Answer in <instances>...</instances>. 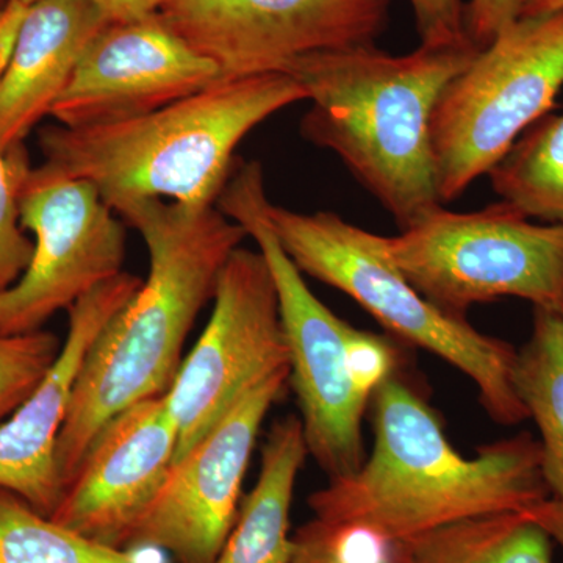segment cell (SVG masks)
<instances>
[{
	"label": "cell",
	"mask_w": 563,
	"mask_h": 563,
	"mask_svg": "<svg viewBox=\"0 0 563 563\" xmlns=\"http://www.w3.org/2000/svg\"><path fill=\"white\" fill-rule=\"evenodd\" d=\"M114 213L146 244L150 273L81 363L58 439L63 492L111 418L172 388L196 317L213 299L221 269L247 236L217 206L139 199Z\"/></svg>",
	"instance_id": "1"
},
{
	"label": "cell",
	"mask_w": 563,
	"mask_h": 563,
	"mask_svg": "<svg viewBox=\"0 0 563 563\" xmlns=\"http://www.w3.org/2000/svg\"><path fill=\"white\" fill-rule=\"evenodd\" d=\"M373 450L361 468L309 496L314 518L355 525L393 542L440 526L528 512L551 498L539 439L520 432L463 457L420 393L395 373L372 402Z\"/></svg>",
	"instance_id": "2"
},
{
	"label": "cell",
	"mask_w": 563,
	"mask_h": 563,
	"mask_svg": "<svg viewBox=\"0 0 563 563\" xmlns=\"http://www.w3.org/2000/svg\"><path fill=\"white\" fill-rule=\"evenodd\" d=\"M472 40L391 55L376 44L314 52L288 74L312 102L303 139L333 152L399 229L443 207L433 158L440 96L476 57Z\"/></svg>",
	"instance_id": "3"
},
{
	"label": "cell",
	"mask_w": 563,
	"mask_h": 563,
	"mask_svg": "<svg viewBox=\"0 0 563 563\" xmlns=\"http://www.w3.org/2000/svg\"><path fill=\"white\" fill-rule=\"evenodd\" d=\"M301 101H307V92L285 73L221 77L133 120L44 128V161L35 169L44 176L90 181L113 211L139 199L214 207L244 136Z\"/></svg>",
	"instance_id": "4"
},
{
	"label": "cell",
	"mask_w": 563,
	"mask_h": 563,
	"mask_svg": "<svg viewBox=\"0 0 563 563\" xmlns=\"http://www.w3.org/2000/svg\"><path fill=\"white\" fill-rule=\"evenodd\" d=\"M268 218L299 272L350 296L391 339L431 352L465 374L493 421L517 426L529 420L514 385L518 350L429 302L388 258L383 235L332 211L299 213L269 202Z\"/></svg>",
	"instance_id": "5"
},
{
	"label": "cell",
	"mask_w": 563,
	"mask_h": 563,
	"mask_svg": "<svg viewBox=\"0 0 563 563\" xmlns=\"http://www.w3.org/2000/svg\"><path fill=\"white\" fill-rule=\"evenodd\" d=\"M268 206L261 162L242 163L217 202L222 214L254 239L268 263L307 450L329 479H336L357 472L366 457L362 424L372 401L352 379L347 339L354 325L336 317L307 287L273 231Z\"/></svg>",
	"instance_id": "6"
},
{
	"label": "cell",
	"mask_w": 563,
	"mask_h": 563,
	"mask_svg": "<svg viewBox=\"0 0 563 563\" xmlns=\"http://www.w3.org/2000/svg\"><path fill=\"white\" fill-rule=\"evenodd\" d=\"M384 240L399 272L451 317L499 298L563 314L561 224H537L499 201L466 213L439 207Z\"/></svg>",
	"instance_id": "7"
},
{
	"label": "cell",
	"mask_w": 563,
	"mask_h": 563,
	"mask_svg": "<svg viewBox=\"0 0 563 563\" xmlns=\"http://www.w3.org/2000/svg\"><path fill=\"white\" fill-rule=\"evenodd\" d=\"M563 88V10L518 18L444 88L432 118L442 203L488 174Z\"/></svg>",
	"instance_id": "8"
},
{
	"label": "cell",
	"mask_w": 563,
	"mask_h": 563,
	"mask_svg": "<svg viewBox=\"0 0 563 563\" xmlns=\"http://www.w3.org/2000/svg\"><path fill=\"white\" fill-rule=\"evenodd\" d=\"M213 312L165 393L177 431L174 463L201 442L240 399L290 372L279 298L261 251L236 247L218 277Z\"/></svg>",
	"instance_id": "9"
},
{
	"label": "cell",
	"mask_w": 563,
	"mask_h": 563,
	"mask_svg": "<svg viewBox=\"0 0 563 563\" xmlns=\"http://www.w3.org/2000/svg\"><path fill=\"white\" fill-rule=\"evenodd\" d=\"M21 224L35 235V251L21 279L0 292V336L41 331L124 265V221L90 181L33 168L21 195Z\"/></svg>",
	"instance_id": "10"
},
{
	"label": "cell",
	"mask_w": 563,
	"mask_h": 563,
	"mask_svg": "<svg viewBox=\"0 0 563 563\" xmlns=\"http://www.w3.org/2000/svg\"><path fill=\"white\" fill-rule=\"evenodd\" d=\"M391 0H162L166 27L221 77L280 73L314 52L373 44Z\"/></svg>",
	"instance_id": "11"
},
{
	"label": "cell",
	"mask_w": 563,
	"mask_h": 563,
	"mask_svg": "<svg viewBox=\"0 0 563 563\" xmlns=\"http://www.w3.org/2000/svg\"><path fill=\"white\" fill-rule=\"evenodd\" d=\"M290 372L252 388L206 437L174 463L129 548L152 547L176 563H213L240 512V493L269 409Z\"/></svg>",
	"instance_id": "12"
},
{
	"label": "cell",
	"mask_w": 563,
	"mask_h": 563,
	"mask_svg": "<svg viewBox=\"0 0 563 563\" xmlns=\"http://www.w3.org/2000/svg\"><path fill=\"white\" fill-rule=\"evenodd\" d=\"M220 69L188 46L157 13L111 22L81 54L49 117L79 129L133 120L195 95Z\"/></svg>",
	"instance_id": "13"
},
{
	"label": "cell",
	"mask_w": 563,
	"mask_h": 563,
	"mask_svg": "<svg viewBox=\"0 0 563 563\" xmlns=\"http://www.w3.org/2000/svg\"><path fill=\"white\" fill-rule=\"evenodd\" d=\"M176 451V424L165 395L133 404L92 440L49 518L125 550L172 472Z\"/></svg>",
	"instance_id": "14"
},
{
	"label": "cell",
	"mask_w": 563,
	"mask_h": 563,
	"mask_svg": "<svg viewBox=\"0 0 563 563\" xmlns=\"http://www.w3.org/2000/svg\"><path fill=\"white\" fill-rule=\"evenodd\" d=\"M143 285L122 272L81 296L69 309L68 335L60 354L31 398L0 422V487L52 517L63 495L57 466L58 439L81 363L103 325Z\"/></svg>",
	"instance_id": "15"
},
{
	"label": "cell",
	"mask_w": 563,
	"mask_h": 563,
	"mask_svg": "<svg viewBox=\"0 0 563 563\" xmlns=\"http://www.w3.org/2000/svg\"><path fill=\"white\" fill-rule=\"evenodd\" d=\"M111 22L88 0L32 3L13 60L0 79V150L24 143L49 117L81 54Z\"/></svg>",
	"instance_id": "16"
},
{
	"label": "cell",
	"mask_w": 563,
	"mask_h": 563,
	"mask_svg": "<svg viewBox=\"0 0 563 563\" xmlns=\"http://www.w3.org/2000/svg\"><path fill=\"white\" fill-rule=\"evenodd\" d=\"M307 455L301 418L290 415L273 424L263 444L257 483L213 563H291L292 493Z\"/></svg>",
	"instance_id": "17"
},
{
	"label": "cell",
	"mask_w": 563,
	"mask_h": 563,
	"mask_svg": "<svg viewBox=\"0 0 563 563\" xmlns=\"http://www.w3.org/2000/svg\"><path fill=\"white\" fill-rule=\"evenodd\" d=\"M554 540L526 512L465 518L396 542L399 563H554Z\"/></svg>",
	"instance_id": "18"
},
{
	"label": "cell",
	"mask_w": 563,
	"mask_h": 563,
	"mask_svg": "<svg viewBox=\"0 0 563 563\" xmlns=\"http://www.w3.org/2000/svg\"><path fill=\"white\" fill-rule=\"evenodd\" d=\"M514 385L540 433L542 472L563 504V314L533 309L532 332L517 352Z\"/></svg>",
	"instance_id": "19"
},
{
	"label": "cell",
	"mask_w": 563,
	"mask_h": 563,
	"mask_svg": "<svg viewBox=\"0 0 563 563\" xmlns=\"http://www.w3.org/2000/svg\"><path fill=\"white\" fill-rule=\"evenodd\" d=\"M0 563H173L158 548L107 547L55 523L0 487Z\"/></svg>",
	"instance_id": "20"
},
{
	"label": "cell",
	"mask_w": 563,
	"mask_h": 563,
	"mask_svg": "<svg viewBox=\"0 0 563 563\" xmlns=\"http://www.w3.org/2000/svg\"><path fill=\"white\" fill-rule=\"evenodd\" d=\"M488 177L499 199L525 217L563 225V114L532 124Z\"/></svg>",
	"instance_id": "21"
},
{
	"label": "cell",
	"mask_w": 563,
	"mask_h": 563,
	"mask_svg": "<svg viewBox=\"0 0 563 563\" xmlns=\"http://www.w3.org/2000/svg\"><path fill=\"white\" fill-rule=\"evenodd\" d=\"M32 169L24 143L0 150V292L21 279L35 251L21 224V195Z\"/></svg>",
	"instance_id": "22"
},
{
	"label": "cell",
	"mask_w": 563,
	"mask_h": 563,
	"mask_svg": "<svg viewBox=\"0 0 563 563\" xmlns=\"http://www.w3.org/2000/svg\"><path fill=\"white\" fill-rule=\"evenodd\" d=\"M291 563H399L396 542L355 525L313 518L292 536Z\"/></svg>",
	"instance_id": "23"
},
{
	"label": "cell",
	"mask_w": 563,
	"mask_h": 563,
	"mask_svg": "<svg viewBox=\"0 0 563 563\" xmlns=\"http://www.w3.org/2000/svg\"><path fill=\"white\" fill-rule=\"evenodd\" d=\"M55 333L41 331L0 336V422L27 401L60 354Z\"/></svg>",
	"instance_id": "24"
},
{
	"label": "cell",
	"mask_w": 563,
	"mask_h": 563,
	"mask_svg": "<svg viewBox=\"0 0 563 563\" xmlns=\"http://www.w3.org/2000/svg\"><path fill=\"white\" fill-rule=\"evenodd\" d=\"M352 379L365 398L372 401L377 388L398 373V352L390 340L352 328L347 339Z\"/></svg>",
	"instance_id": "25"
},
{
	"label": "cell",
	"mask_w": 563,
	"mask_h": 563,
	"mask_svg": "<svg viewBox=\"0 0 563 563\" xmlns=\"http://www.w3.org/2000/svg\"><path fill=\"white\" fill-rule=\"evenodd\" d=\"M421 44L444 46L470 40L463 0H409Z\"/></svg>",
	"instance_id": "26"
},
{
	"label": "cell",
	"mask_w": 563,
	"mask_h": 563,
	"mask_svg": "<svg viewBox=\"0 0 563 563\" xmlns=\"http://www.w3.org/2000/svg\"><path fill=\"white\" fill-rule=\"evenodd\" d=\"M521 0H468L465 31L479 49L520 18Z\"/></svg>",
	"instance_id": "27"
},
{
	"label": "cell",
	"mask_w": 563,
	"mask_h": 563,
	"mask_svg": "<svg viewBox=\"0 0 563 563\" xmlns=\"http://www.w3.org/2000/svg\"><path fill=\"white\" fill-rule=\"evenodd\" d=\"M29 10L31 5L24 0H7L0 7V79L13 60Z\"/></svg>",
	"instance_id": "28"
},
{
	"label": "cell",
	"mask_w": 563,
	"mask_h": 563,
	"mask_svg": "<svg viewBox=\"0 0 563 563\" xmlns=\"http://www.w3.org/2000/svg\"><path fill=\"white\" fill-rule=\"evenodd\" d=\"M25 3L38 0H24ZM92 5L101 9L113 22H131L144 20L157 13L162 0H88Z\"/></svg>",
	"instance_id": "29"
},
{
	"label": "cell",
	"mask_w": 563,
	"mask_h": 563,
	"mask_svg": "<svg viewBox=\"0 0 563 563\" xmlns=\"http://www.w3.org/2000/svg\"><path fill=\"white\" fill-rule=\"evenodd\" d=\"M533 521H537L544 531L550 533L554 543L561 548L563 553V504L550 498L539 506L532 507L526 512Z\"/></svg>",
	"instance_id": "30"
},
{
	"label": "cell",
	"mask_w": 563,
	"mask_h": 563,
	"mask_svg": "<svg viewBox=\"0 0 563 563\" xmlns=\"http://www.w3.org/2000/svg\"><path fill=\"white\" fill-rule=\"evenodd\" d=\"M563 10V0H521L520 18L542 16Z\"/></svg>",
	"instance_id": "31"
},
{
	"label": "cell",
	"mask_w": 563,
	"mask_h": 563,
	"mask_svg": "<svg viewBox=\"0 0 563 563\" xmlns=\"http://www.w3.org/2000/svg\"><path fill=\"white\" fill-rule=\"evenodd\" d=\"M5 2H7V0H0V7H2L3 3H5Z\"/></svg>",
	"instance_id": "32"
}]
</instances>
